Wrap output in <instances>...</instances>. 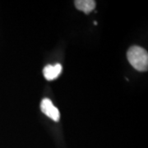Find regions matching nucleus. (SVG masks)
Wrapping results in <instances>:
<instances>
[{"label": "nucleus", "instance_id": "1", "mask_svg": "<svg viewBox=\"0 0 148 148\" xmlns=\"http://www.w3.org/2000/svg\"><path fill=\"white\" fill-rule=\"evenodd\" d=\"M127 58L129 64L139 72H146L148 69V53L143 48L134 45L127 50Z\"/></svg>", "mask_w": 148, "mask_h": 148}, {"label": "nucleus", "instance_id": "2", "mask_svg": "<svg viewBox=\"0 0 148 148\" xmlns=\"http://www.w3.org/2000/svg\"><path fill=\"white\" fill-rule=\"evenodd\" d=\"M40 110L43 113L50 118L52 120L55 122H58L60 119V113L57 107L53 106V102L49 98L43 99L40 103Z\"/></svg>", "mask_w": 148, "mask_h": 148}, {"label": "nucleus", "instance_id": "3", "mask_svg": "<svg viewBox=\"0 0 148 148\" xmlns=\"http://www.w3.org/2000/svg\"><path fill=\"white\" fill-rule=\"evenodd\" d=\"M62 69L63 68L60 64H56L54 65L48 64L43 69V74L47 81H53L60 75Z\"/></svg>", "mask_w": 148, "mask_h": 148}, {"label": "nucleus", "instance_id": "4", "mask_svg": "<svg viewBox=\"0 0 148 148\" xmlns=\"http://www.w3.org/2000/svg\"><path fill=\"white\" fill-rule=\"evenodd\" d=\"M74 4L77 9L82 11L86 14H89L95 8V2L94 0H76Z\"/></svg>", "mask_w": 148, "mask_h": 148}]
</instances>
